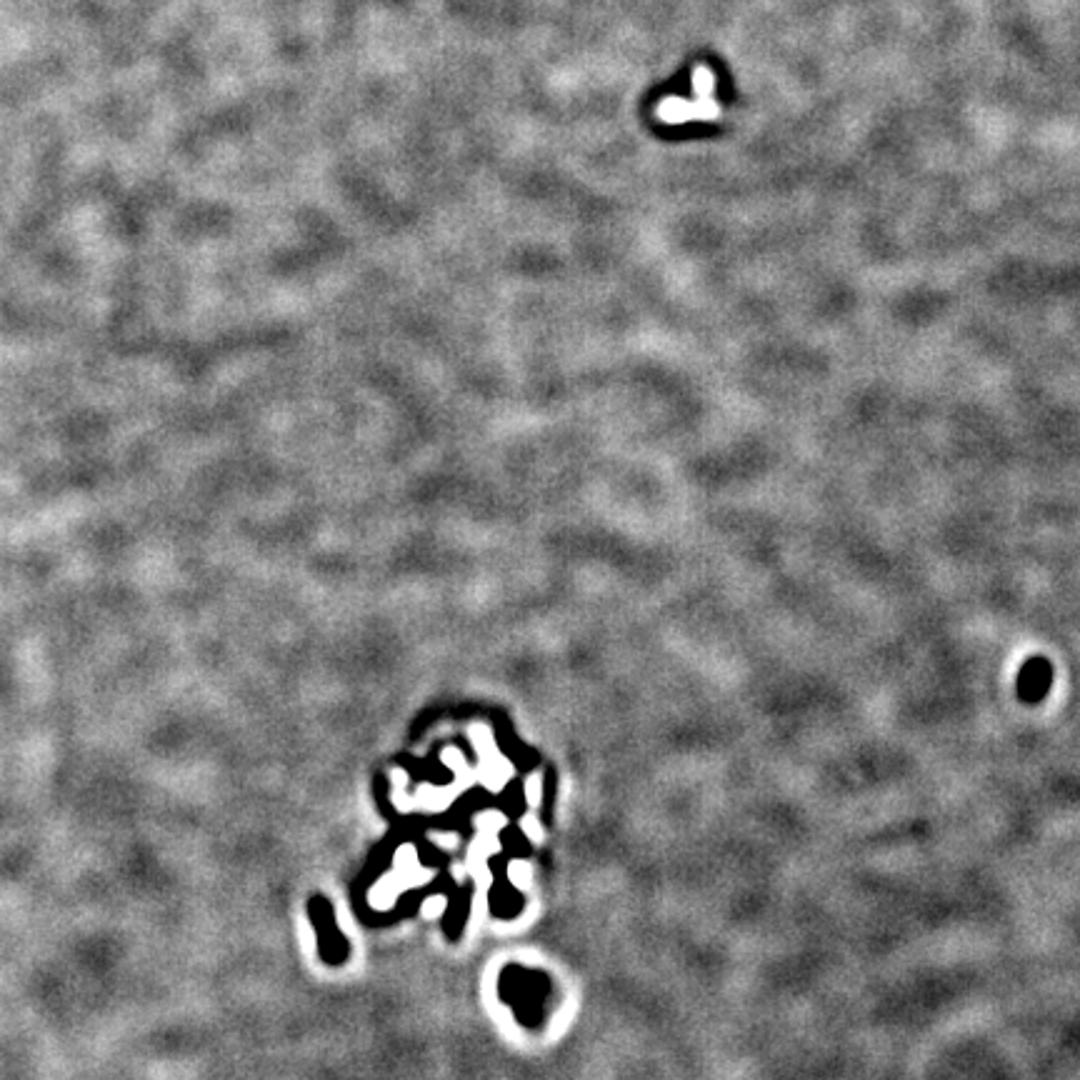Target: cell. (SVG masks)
Here are the masks:
<instances>
[{
    "mask_svg": "<svg viewBox=\"0 0 1080 1080\" xmlns=\"http://www.w3.org/2000/svg\"><path fill=\"white\" fill-rule=\"evenodd\" d=\"M713 85L715 75L710 73V68L698 65V68L693 70V98H665L663 103L655 108V115H658L663 123L670 125L718 118L720 105L713 100Z\"/></svg>",
    "mask_w": 1080,
    "mask_h": 1080,
    "instance_id": "cell-1",
    "label": "cell"
}]
</instances>
